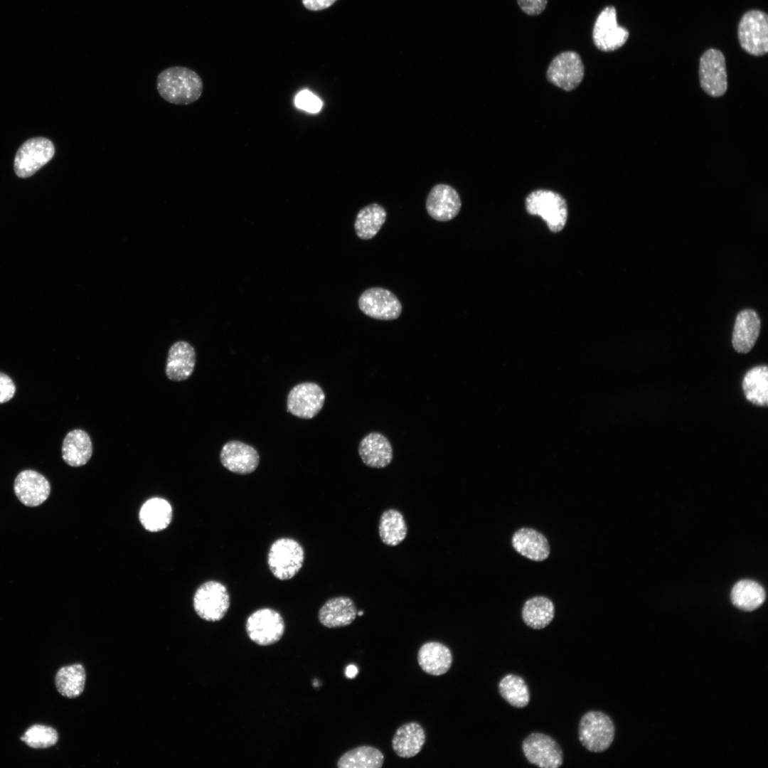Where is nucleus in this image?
Here are the masks:
<instances>
[{"label":"nucleus","mask_w":768,"mask_h":768,"mask_svg":"<svg viewBox=\"0 0 768 768\" xmlns=\"http://www.w3.org/2000/svg\"><path fill=\"white\" fill-rule=\"evenodd\" d=\"M156 89L166 101L175 105H189L199 99L203 83L200 76L186 67L173 66L157 76Z\"/></svg>","instance_id":"1"},{"label":"nucleus","mask_w":768,"mask_h":768,"mask_svg":"<svg viewBox=\"0 0 768 768\" xmlns=\"http://www.w3.org/2000/svg\"><path fill=\"white\" fill-rule=\"evenodd\" d=\"M304 560L303 547L291 538H280L274 540L267 554L269 569L279 580L293 578L301 570Z\"/></svg>","instance_id":"2"},{"label":"nucleus","mask_w":768,"mask_h":768,"mask_svg":"<svg viewBox=\"0 0 768 768\" xmlns=\"http://www.w3.org/2000/svg\"><path fill=\"white\" fill-rule=\"evenodd\" d=\"M614 731L613 722L607 714L591 710L580 718L578 738L586 750L599 753L610 747L614 738Z\"/></svg>","instance_id":"3"},{"label":"nucleus","mask_w":768,"mask_h":768,"mask_svg":"<svg viewBox=\"0 0 768 768\" xmlns=\"http://www.w3.org/2000/svg\"><path fill=\"white\" fill-rule=\"evenodd\" d=\"M526 208L530 215H538L544 220L549 229L559 232L563 229L567 218L565 200L559 193L550 190H536L526 199Z\"/></svg>","instance_id":"4"},{"label":"nucleus","mask_w":768,"mask_h":768,"mask_svg":"<svg viewBox=\"0 0 768 768\" xmlns=\"http://www.w3.org/2000/svg\"><path fill=\"white\" fill-rule=\"evenodd\" d=\"M230 604V594L226 587L215 580L201 585L193 596L195 612L208 622L222 619L228 612Z\"/></svg>","instance_id":"5"},{"label":"nucleus","mask_w":768,"mask_h":768,"mask_svg":"<svg viewBox=\"0 0 768 768\" xmlns=\"http://www.w3.org/2000/svg\"><path fill=\"white\" fill-rule=\"evenodd\" d=\"M737 35L740 44L747 53L760 56L768 52V16L759 10H751L741 18Z\"/></svg>","instance_id":"6"},{"label":"nucleus","mask_w":768,"mask_h":768,"mask_svg":"<svg viewBox=\"0 0 768 768\" xmlns=\"http://www.w3.org/2000/svg\"><path fill=\"white\" fill-rule=\"evenodd\" d=\"M245 630L249 639L260 646H270L282 637L285 624L282 615L276 610L260 608L247 619Z\"/></svg>","instance_id":"7"},{"label":"nucleus","mask_w":768,"mask_h":768,"mask_svg":"<svg viewBox=\"0 0 768 768\" xmlns=\"http://www.w3.org/2000/svg\"><path fill=\"white\" fill-rule=\"evenodd\" d=\"M55 154L53 144L45 137L26 140L18 148L14 158V171L20 178H28L51 160Z\"/></svg>","instance_id":"8"},{"label":"nucleus","mask_w":768,"mask_h":768,"mask_svg":"<svg viewBox=\"0 0 768 768\" xmlns=\"http://www.w3.org/2000/svg\"><path fill=\"white\" fill-rule=\"evenodd\" d=\"M699 78L701 88L713 97L722 96L727 89L725 58L715 48L705 50L700 58Z\"/></svg>","instance_id":"9"},{"label":"nucleus","mask_w":768,"mask_h":768,"mask_svg":"<svg viewBox=\"0 0 768 768\" xmlns=\"http://www.w3.org/2000/svg\"><path fill=\"white\" fill-rule=\"evenodd\" d=\"M522 750L532 764L543 768H558L563 763V752L559 744L550 736L533 732L522 742Z\"/></svg>","instance_id":"10"},{"label":"nucleus","mask_w":768,"mask_h":768,"mask_svg":"<svg viewBox=\"0 0 768 768\" xmlns=\"http://www.w3.org/2000/svg\"><path fill=\"white\" fill-rule=\"evenodd\" d=\"M629 36L628 30L617 23L614 6H606L597 16L593 26L592 40L599 50L604 52L616 50L625 44Z\"/></svg>","instance_id":"11"},{"label":"nucleus","mask_w":768,"mask_h":768,"mask_svg":"<svg viewBox=\"0 0 768 768\" xmlns=\"http://www.w3.org/2000/svg\"><path fill=\"white\" fill-rule=\"evenodd\" d=\"M585 67L580 55L575 51H565L556 55L550 63L546 76L555 86L570 91L582 82Z\"/></svg>","instance_id":"12"},{"label":"nucleus","mask_w":768,"mask_h":768,"mask_svg":"<svg viewBox=\"0 0 768 768\" xmlns=\"http://www.w3.org/2000/svg\"><path fill=\"white\" fill-rule=\"evenodd\" d=\"M325 394L316 383L306 382L293 387L287 396V411L302 419H311L321 410Z\"/></svg>","instance_id":"13"},{"label":"nucleus","mask_w":768,"mask_h":768,"mask_svg":"<svg viewBox=\"0 0 768 768\" xmlns=\"http://www.w3.org/2000/svg\"><path fill=\"white\" fill-rule=\"evenodd\" d=\"M358 306L366 315L379 320L396 319L402 312V305L397 297L381 287L365 290L358 299Z\"/></svg>","instance_id":"14"},{"label":"nucleus","mask_w":768,"mask_h":768,"mask_svg":"<svg viewBox=\"0 0 768 768\" xmlns=\"http://www.w3.org/2000/svg\"><path fill=\"white\" fill-rule=\"evenodd\" d=\"M220 459L225 469L243 475L253 472L260 463L257 451L252 446L237 440L228 442L223 445Z\"/></svg>","instance_id":"15"},{"label":"nucleus","mask_w":768,"mask_h":768,"mask_svg":"<svg viewBox=\"0 0 768 768\" xmlns=\"http://www.w3.org/2000/svg\"><path fill=\"white\" fill-rule=\"evenodd\" d=\"M14 490L23 505L33 507L41 505L48 498L50 486L44 476L34 470L27 469L17 475Z\"/></svg>","instance_id":"16"},{"label":"nucleus","mask_w":768,"mask_h":768,"mask_svg":"<svg viewBox=\"0 0 768 768\" xmlns=\"http://www.w3.org/2000/svg\"><path fill=\"white\" fill-rule=\"evenodd\" d=\"M462 206L457 191L447 184L439 183L430 191L426 200L428 214L438 221H448L455 218Z\"/></svg>","instance_id":"17"},{"label":"nucleus","mask_w":768,"mask_h":768,"mask_svg":"<svg viewBox=\"0 0 768 768\" xmlns=\"http://www.w3.org/2000/svg\"><path fill=\"white\" fill-rule=\"evenodd\" d=\"M358 454L364 464L375 469L388 466L393 457L390 441L379 432H370L361 440Z\"/></svg>","instance_id":"18"},{"label":"nucleus","mask_w":768,"mask_h":768,"mask_svg":"<svg viewBox=\"0 0 768 768\" xmlns=\"http://www.w3.org/2000/svg\"><path fill=\"white\" fill-rule=\"evenodd\" d=\"M357 609L352 599L338 596L328 599L318 613L320 623L327 628L343 627L351 624L357 616Z\"/></svg>","instance_id":"19"},{"label":"nucleus","mask_w":768,"mask_h":768,"mask_svg":"<svg viewBox=\"0 0 768 768\" xmlns=\"http://www.w3.org/2000/svg\"><path fill=\"white\" fill-rule=\"evenodd\" d=\"M196 352L188 342H175L169 348L166 375L173 381H182L188 378L193 372L196 364Z\"/></svg>","instance_id":"20"},{"label":"nucleus","mask_w":768,"mask_h":768,"mask_svg":"<svg viewBox=\"0 0 768 768\" xmlns=\"http://www.w3.org/2000/svg\"><path fill=\"white\" fill-rule=\"evenodd\" d=\"M761 321L752 309L742 310L736 316L733 332L732 346L736 351L747 353L753 348L760 332Z\"/></svg>","instance_id":"21"},{"label":"nucleus","mask_w":768,"mask_h":768,"mask_svg":"<svg viewBox=\"0 0 768 768\" xmlns=\"http://www.w3.org/2000/svg\"><path fill=\"white\" fill-rule=\"evenodd\" d=\"M453 656L446 645L438 641H428L421 646L417 652V662L424 672L432 676H441L451 668Z\"/></svg>","instance_id":"22"},{"label":"nucleus","mask_w":768,"mask_h":768,"mask_svg":"<svg viewBox=\"0 0 768 768\" xmlns=\"http://www.w3.org/2000/svg\"><path fill=\"white\" fill-rule=\"evenodd\" d=\"M425 740L426 735L422 725L417 722H410L396 730L392 740V747L398 757L410 758L421 751Z\"/></svg>","instance_id":"23"},{"label":"nucleus","mask_w":768,"mask_h":768,"mask_svg":"<svg viewBox=\"0 0 768 768\" xmlns=\"http://www.w3.org/2000/svg\"><path fill=\"white\" fill-rule=\"evenodd\" d=\"M512 545L518 553L534 561H543L550 554V546L546 538L533 528H523L518 530L513 535Z\"/></svg>","instance_id":"24"},{"label":"nucleus","mask_w":768,"mask_h":768,"mask_svg":"<svg viewBox=\"0 0 768 768\" xmlns=\"http://www.w3.org/2000/svg\"><path fill=\"white\" fill-rule=\"evenodd\" d=\"M92 454L90 436L85 431L76 429L69 432L62 445V457L70 466H81L88 462Z\"/></svg>","instance_id":"25"},{"label":"nucleus","mask_w":768,"mask_h":768,"mask_svg":"<svg viewBox=\"0 0 768 768\" xmlns=\"http://www.w3.org/2000/svg\"><path fill=\"white\" fill-rule=\"evenodd\" d=\"M139 521L150 532H158L168 527L172 518V508L165 499L155 497L147 500L139 511Z\"/></svg>","instance_id":"26"},{"label":"nucleus","mask_w":768,"mask_h":768,"mask_svg":"<svg viewBox=\"0 0 768 768\" xmlns=\"http://www.w3.org/2000/svg\"><path fill=\"white\" fill-rule=\"evenodd\" d=\"M742 389L746 399L752 404L767 407L768 405V368L758 366L747 372L742 380Z\"/></svg>","instance_id":"27"},{"label":"nucleus","mask_w":768,"mask_h":768,"mask_svg":"<svg viewBox=\"0 0 768 768\" xmlns=\"http://www.w3.org/2000/svg\"><path fill=\"white\" fill-rule=\"evenodd\" d=\"M378 533L381 541L387 545L396 546L402 543L407 534L402 513L395 508L384 511L379 520Z\"/></svg>","instance_id":"28"},{"label":"nucleus","mask_w":768,"mask_h":768,"mask_svg":"<svg viewBox=\"0 0 768 768\" xmlns=\"http://www.w3.org/2000/svg\"><path fill=\"white\" fill-rule=\"evenodd\" d=\"M555 616V607L552 601L545 597H535L528 599L522 609L524 623L533 629H542L550 624Z\"/></svg>","instance_id":"29"},{"label":"nucleus","mask_w":768,"mask_h":768,"mask_svg":"<svg viewBox=\"0 0 768 768\" xmlns=\"http://www.w3.org/2000/svg\"><path fill=\"white\" fill-rule=\"evenodd\" d=\"M85 680L84 667L76 663L60 668L55 675V684L60 695L68 698H75L82 693Z\"/></svg>","instance_id":"30"},{"label":"nucleus","mask_w":768,"mask_h":768,"mask_svg":"<svg viewBox=\"0 0 768 768\" xmlns=\"http://www.w3.org/2000/svg\"><path fill=\"white\" fill-rule=\"evenodd\" d=\"M765 597L764 588L759 583L750 580L737 582L730 594L732 604L744 611L757 609L764 603Z\"/></svg>","instance_id":"31"},{"label":"nucleus","mask_w":768,"mask_h":768,"mask_svg":"<svg viewBox=\"0 0 768 768\" xmlns=\"http://www.w3.org/2000/svg\"><path fill=\"white\" fill-rule=\"evenodd\" d=\"M387 213L383 206L373 203L359 210L354 223L357 236L362 240L373 238L386 220Z\"/></svg>","instance_id":"32"},{"label":"nucleus","mask_w":768,"mask_h":768,"mask_svg":"<svg viewBox=\"0 0 768 768\" xmlns=\"http://www.w3.org/2000/svg\"><path fill=\"white\" fill-rule=\"evenodd\" d=\"M384 755L378 749L367 745L355 747L345 752L338 760V768H380Z\"/></svg>","instance_id":"33"},{"label":"nucleus","mask_w":768,"mask_h":768,"mask_svg":"<svg viewBox=\"0 0 768 768\" xmlns=\"http://www.w3.org/2000/svg\"><path fill=\"white\" fill-rule=\"evenodd\" d=\"M501 696L511 706L516 708L526 707L530 702V691L525 680L520 676L509 673L498 683Z\"/></svg>","instance_id":"34"},{"label":"nucleus","mask_w":768,"mask_h":768,"mask_svg":"<svg viewBox=\"0 0 768 768\" xmlns=\"http://www.w3.org/2000/svg\"><path fill=\"white\" fill-rule=\"evenodd\" d=\"M28 746L34 749L48 748L55 745L58 740V734L53 728L34 725L30 727L21 737Z\"/></svg>","instance_id":"35"},{"label":"nucleus","mask_w":768,"mask_h":768,"mask_svg":"<svg viewBox=\"0 0 768 768\" xmlns=\"http://www.w3.org/2000/svg\"><path fill=\"white\" fill-rule=\"evenodd\" d=\"M295 105L299 109L309 112L316 113L320 111L322 107V102L314 94L305 90L299 92L297 95Z\"/></svg>","instance_id":"36"},{"label":"nucleus","mask_w":768,"mask_h":768,"mask_svg":"<svg viewBox=\"0 0 768 768\" xmlns=\"http://www.w3.org/2000/svg\"><path fill=\"white\" fill-rule=\"evenodd\" d=\"M517 3L527 15L537 16L545 10L548 0H517Z\"/></svg>","instance_id":"37"},{"label":"nucleus","mask_w":768,"mask_h":768,"mask_svg":"<svg viewBox=\"0 0 768 768\" xmlns=\"http://www.w3.org/2000/svg\"><path fill=\"white\" fill-rule=\"evenodd\" d=\"M16 392V386L11 378L0 372V404L11 400Z\"/></svg>","instance_id":"38"},{"label":"nucleus","mask_w":768,"mask_h":768,"mask_svg":"<svg viewBox=\"0 0 768 768\" xmlns=\"http://www.w3.org/2000/svg\"><path fill=\"white\" fill-rule=\"evenodd\" d=\"M336 0H302L304 6L311 11H319L331 6Z\"/></svg>","instance_id":"39"},{"label":"nucleus","mask_w":768,"mask_h":768,"mask_svg":"<svg viewBox=\"0 0 768 768\" xmlns=\"http://www.w3.org/2000/svg\"><path fill=\"white\" fill-rule=\"evenodd\" d=\"M358 673V669L355 665L351 664L346 668L345 674L348 678H355Z\"/></svg>","instance_id":"40"}]
</instances>
